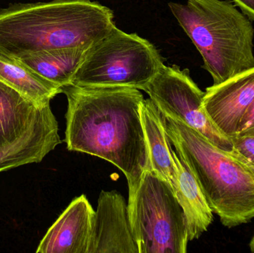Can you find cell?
Listing matches in <instances>:
<instances>
[{"mask_svg": "<svg viewBox=\"0 0 254 253\" xmlns=\"http://www.w3.org/2000/svg\"><path fill=\"white\" fill-rule=\"evenodd\" d=\"M162 116L170 143L221 223L232 228L254 219V165L235 150H222L195 129Z\"/></svg>", "mask_w": 254, "mask_h": 253, "instance_id": "obj_3", "label": "cell"}, {"mask_svg": "<svg viewBox=\"0 0 254 253\" xmlns=\"http://www.w3.org/2000/svg\"><path fill=\"white\" fill-rule=\"evenodd\" d=\"M236 136L254 138V101L242 117Z\"/></svg>", "mask_w": 254, "mask_h": 253, "instance_id": "obj_18", "label": "cell"}, {"mask_svg": "<svg viewBox=\"0 0 254 253\" xmlns=\"http://www.w3.org/2000/svg\"><path fill=\"white\" fill-rule=\"evenodd\" d=\"M163 64L159 51L150 42L115 25L87 49L71 85L141 90Z\"/></svg>", "mask_w": 254, "mask_h": 253, "instance_id": "obj_5", "label": "cell"}, {"mask_svg": "<svg viewBox=\"0 0 254 253\" xmlns=\"http://www.w3.org/2000/svg\"><path fill=\"white\" fill-rule=\"evenodd\" d=\"M243 13L251 20H254V0H233Z\"/></svg>", "mask_w": 254, "mask_h": 253, "instance_id": "obj_19", "label": "cell"}, {"mask_svg": "<svg viewBox=\"0 0 254 253\" xmlns=\"http://www.w3.org/2000/svg\"><path fill=\"white\" fill-rule=\"evenodd\" d=\"M128 212L139 253H186L188 224L171 185L151 169L128 193Z\"/></svg>", "mask_w": 254, "mask_h": 253, "instance_id": "obj_6", "label": "cell"}, {"mask_svg": "<svg viewBox=\"0 0 254 253\" xmlns=\"http://www.w3.org/2000/svg\"><path fill=\"white\" fill-rule=\"evenodd\" d=\"M68 101L65 142L69 151L96 156L119 168L128 193L150 169L140 118L143 96L128 87H62Z\"/></svg>", "mask_w": 254, "mask_h": 253, "instance_id": "obj_1", "label": "cell"}, {"mask_svg": "<svg viewBox=\"0 0 254 253\" xmlns=\"http://www.w3.org/2000/svg\"><path fill=\"white\" fill-rule=\"evenodd\" d=\"M251 251L252 253H254V235L253 238H252V242L250 243Z\"/></svg>", "mask_w": 254, "mask_h": 253, "instance_id": "obj_20", "label": "cell"}, {"mask_svg": "<svg viewBox=\"0 0 254 253\" xmlns=\"http://www.w3.org/2000/svg\"><path fill=\"white\" fill-rule=\"evenodd\" d=\"M89 48L44 51L13 59L62 88L71 85Z\"/></svg>", "mask_w": 254, "mask_h": 253, "instance_id": "obj_14", "label": "cell"}, {"mask_svg": "<svg viewBox=\"0 0 254 253\" xmlns=\"http://www.w3.org/2000/svg\"><path fill=\"white\" fill-rule=\"evenodd\" d=\"M95 211L85 195L74 199L49 229L37 253H88Z\"/></svg>", "mask_w": 254, "mask_h": 253, "instance_id": "obj_11", "label": "cell"}, {"mask_svg": "<svg viewBox=\"0 0 254 253\" xmlns=\"http://www.w3.org/2000/svg\"><path fill=\"white\" fill-rule=\"evenodd\" d=\"M169 7L202 56L213 85L254 68L253 25L232 1L188 0Z\"/></svg>", "mask_w": 254, "mask_h": 253, "instance_id": "obj_4", "label": "cell"}, {"mask_svg": "<svg viewBox=\"0 0 254 253\" xmlns=\"http://www.w3.org/2000/svg\"><path fill=\"white\" fill-rule=\"evenodd\" d=\"M231 139L234 144L233 150L240 153L254 166V138L236 136Z\"/></svg>", "mask_w": 254, "mask_h": 253, "instance_id": "obj_17", "label": "cell"}, {"mask_svg": "<svg viewBox=\"0 0 254 253\" xmlns=\"http://www.w3.org/2000/svg\"><path fill=\"white\" fill-rule=\"evenodd\" d=\"M144 91L161 114L195 129L225 151H232V139L213 123L203 105L204 92L192 80L188 69L163 64Z\"/></svg>", "mask_w": 254, "mask_h": 253, "instance_id": "obj_7", "label": "cell"}, {"mask_svg": "<svg viewBox=\"0 0 254 253\" xmlns=\"http://www.w3.org/2000/svg\"><path fill=\"white\" fill-rule=\"evenodd\" d=\"M43 105L0 82V148L15 142L27 130Z\"/></svg>", "mask_w": 254, "mask_h": 253, "instance_id": "obj_15", "label": "cell"}, {"mask_svg": "<svg viewBox=\"0 0 254 253\" xmlns=\"http://www.w3.org/2000/svg\"><path fill=\"white\" fill-rule=\"evenodd\" d=\"M140 113L149 150L150 169L173 187L177 172L162 114L150 98L142 101Z\"/></svg>", "mask_w": 254, "mask_h": 253, "instance_id": "obj_13", "label": "cell"}, {"mask_svg": "<svg viewBox=\"0 0 254 253\" xmlns=\"http://www.w3.org/2000/svg\"><path fill=\"white\" fill-rule=\"evenodd\" d=\"M173 157L177 175L172 188L185 212L190 242L207 231L213 222V212L193 174L173 150Z\"/></svg>", "mask_w": 254, "mask_h": 253, "instance_id": "obj_12", "label": "cell"}, {"mask_svg": "<svg viewBox=\"0 0 254 253\" xmlns=\"http://www.w3.org/2000/svg\"><path fill=\"white\" fill-rule=\"evenodd\" d=\"M113 10L91 0L16 3L0 9V53L89 48L116 25Z\"/></svg>", "mask_w": 254, "mask_h": 253, "instance_id": "obj_2", "label": "cell"}, {"mask_svg": "<svg viewBox=\"0 0 254 253\" xmlns=\"http://www.w3.org/2000/svg\"><path fill=\"white\" fill-rule=\"evenodd\" d=\"M0 82L40 105L50 102L56 95L62 93L61 86L43 78L19 61L1 53Z\"/></svg>", "mask_w": 254, "mask_h": 253, "instance_id": "obj_16", "label": "cell"}, {"mask_svg": "<svg viewBox=\"0 0 254 253\" xmlns=\"http://www.w3.org/2000/svg\"><path fill=\"white\" fill-rule=\"evenodd\" d=\"M254 101V68L204 92L203 105L218 129L230 138L237 135L242 117Z\"/></svg>", "mask_w": 254, "mask_h": 253, "instance_id": "obj_9", "label": "cell"}, {"mask_svg": "<svg viewBox=\"0 0 254 253\" xmlns=\"http://www.w3.org/2000/svg\"><path fill=\"white\" fill-rule=\"evenodd\" d=\"M50 102L40 106L27 130L10 145L0 148V172L40 163L62 143Z\"/></svg>", "mask_w": 254, "mask_h": 253, "instance_id": "obj_10", "label": "cell"}, {"mask_svg": "<svg viewBox=\"0 0 254 253\" xmlns=\"http://www.w3.org/2000/svg\"><path fill=\"white\" fill-rule=\"evenodd\" d=\"M88 253H139L128 203L117 191H102L95 212Z\"/></svg>", "mask_w": 254, "mask_h": 253, "instance_id": "obj_8", "label": "cell"}]
</instances>
